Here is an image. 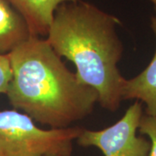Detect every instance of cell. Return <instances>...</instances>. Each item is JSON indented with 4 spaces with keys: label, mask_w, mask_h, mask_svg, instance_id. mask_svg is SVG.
<instances>
[{
    "label": "cell",
    "mask_w": 156,
    "mask_h": 156,
    "mask_svg": "<svg viewBox=\"0 0 156 156\" xmlns=\"http://www.w3.org/2000/svg\"><path fill=\"white\" fill-rule=\"evenodd\" d=\"M9 55L6 95L15 109L51 128H67L93 112L98 94L71 72L46 38L31 36Z\"/></svg>",
    "instance_id": "6da1fadb"
},
{
    "label": "cell",
    "mask_w": 156,
    "mask_h": 156,
    "mask_svg": "<svg viewBox=\"0 0 156 156\" xmlns=\"http://www.w3.org/2000/svg\"><path fill=\"white\" fill-rule=\"evenodd\" d=\"M121 21L94 5L78 0L55 11L46 40L61 57L72 62L76 76L98 94V103L115 112L122 101L125 78L118 69L123 44L117 34Z\"/></svg>",
    "instance_id": "7a4b0ae2"
},
{
    "label": "cell",
    "mask_w": 156,
    "mask_h": 156,
    "mask_svg": "<svg viewBox=\"0 0 156 156\" xmlns=\"http://www.w3.org/2000/svg\"><path fill=\"white\" fill-rule=\"evenodd\" d=\"M83 128L43 129L17 109L0 111V156H70Z\"/></svg>",
    "instance_id": "3957f363"
},
{
    "label": "cell",
    "mask_w": 156,
    "mask_h": 156,
    "mask_svg": "<svg viewBox=\"0 0 156 156\" xmlns=\"http://www.w3.org/2000/svg\"><path fill=\"white\" fill-rule=\"evenodd\" d=\"M142 104L136 101L117 122L101 130L83 129L76 139L79 146L95 147L104 156H148L150 141L137 136Z\"/></svg>",
    "instance_id": "277c9868"
},
{
    "label": "cell",
    "mask_w": 156,
    "mask_h": 156,
    "mask_svg": "<svg viewBox=\"0 0 156 156\" xmlns=\"http://www.w3.org/2000/svg\"><path fill=\"white\" fill-rule=\"evenodd\" d=\"M151 29L156 41V11L151 17ZM123 100H136L145 103V114L156 115V47L149 64L136 76L125 80Z\"/></svg>",
    "instance_id": "5b68a950"
},
{
    "label": "cell",
    "mask_w": 156,
    "mask_h": 156,
    "mask_svg": "<svg viewBox=\"0 0 156 156\" xmlns=\"http://www.w3.org/2000/svg\"><path fill=\"white\" fill-rule=\"evenodd\" d=\"M24 18L34 37H47L57 7L78 0H7Z\"/></svg>",
    "instance_id": "8992f818"
},
{
    "label": "cell",
    "mask_w": 156,
    "mask_h": 156,
    "mask_svg": "<svg viewBox=\"0 0 156 156\" xmlns=\"http://www.w3.org/2000/svg\"><path fill=\"white\" fill-rule=\"evenodd\" d=\"M32 35L22 15L7 0H0V55H8Z\"/></svg>",
    "instance_id": "52a82bcc"
},
{
    "label": "cell",
    "mask_w": 156,
    "mask_h": 156,
    "mask_svg": "<svg viewBox=\"0 0 156 156\" xmlns=\"http://www.w3.org/2000/svg\"><path fill=\"white\" fill-rule=\"evenodd\" d=\"M140 134L147 136L150 140V151L148 156H156V115H149L143 113L138 127Z\"/></svg>",
    "instance_id": "ba28073f"
},
{
    "label": "cell",
    "mask_w": 156,
    "mask_h": 156,
    "mask_svg": "<svg viewBox=\"0 0 156 156\" xmlns=\"http://www.w3.org/2000/svg\"><path fill=\"white\" fill-rule=\"evenodd\" d=\"M11 76L12 71L9 55H0V94L6 95Z\"/></svg>",
    "instance_id": "9c48e42d"
},
{
    "label": "cell",
    "mask_w": 156,
    "mask_h": 156,
    "mask_svg": "<svg viewBox=\"0 0 156 156\" xmlns=\"http://www.w3.org/2000/svg\"><path fill=\"white\" fill-rule=\"evenodd\" d=\"M149 1L154 4V7H155V11H156V0H149Z\"/></svg>",
    "instance_id": "30bf717a"
},
{
    "label": "cell",
    "mask_w": 156,
    "mask_h": 156,
    "mask_svg": "<svg viewBox=\"0 0 156 156\" xmlns=\"http://www.w3.org/2000/svg\"><path fill=\"white\" fill-rule=\"evenodd\" d=\"M51 156H52V155H51ZM55 156H59V155H55Z\"/></svg>",
    "instance_id": "8fae6325"
}]
</instances>
